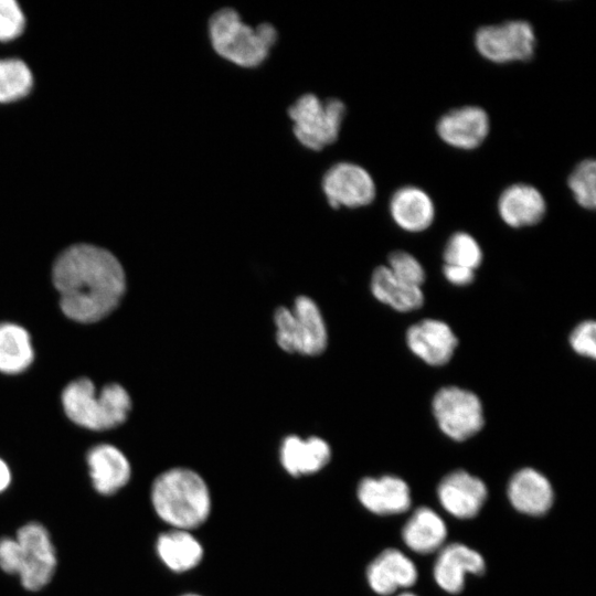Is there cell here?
Wrapping results in <instances>:
<instances>
[{"mask_svg": "<svg viewBox=\"0 0 596 596\" xmlns=\"http://www.w3.org/2000/svg\"><path fill=\"white\" fill-rule=\"evenodd\" d=\"M50 281L62 316L79 326L109 318L127 292V275L119 259L106 248L85 243L57 255Z\"/></svg>", "mask_w": 596, "mask_h": 596, "instance_id": "cell-1", "label": "cell"}, {"mask_svg": "<svg viewBox=\"0 0 596 596\" xmlns=\"http://www.w3.org/2000/svg\"><path fill=\"white\" fill-rule=\"evenodd\" d=\"M58 403L70 423L96 433L124 425L132 411L131 395L123 384L108 382L98 391L88 376L68 381L61 390Z\"/></svg>", "mask_w": 596, "mask_h": 596, "instance_id": "cell-2", "label": "cell"}, {"mask_svg": "<svg viewBox=\"0 0 596 596\" xmlns=\"http://www.w3.org/2000/svg\"><path fill=\"white\" fill-rule=\"evenodd\" d=\"M150 500L158 518L170 526L192 531L210 517L212 508L207 483L185 467L164 470L156 477Z\"/></svg>", "mask_w": 596, "mask_h": 596, "instance_id": "cell-3", "label": "cell"}, {"mask_svg": "<svg viewBox=\"0 0 596 596\" xmlns=\"http://www.w3.org/2000/svg\"><path fill=\"white\" fill-rule=\"evenodd\" d=\"M207 31L211 45L221 57L247 68L260 65L278 38L273 24L248 25L232 8L215 11L209 20Z\"/></svg>", "mask_w": 596, "mask_h": 596, "instance_id": "cell-4", "label": "cell"}, {"mask_svg": "<svg viewBox=\"0 0 596 596\" xmlns=\"http://www.w3.org/2000/svg\"><path fill=\"white\" fill-rule=\"evenodd\" d=\"M277 345L287 353L316 356L328 345V330L317 302L298 296L291 307L280 306L274 312Z\"/></svg>", "mask_w": 596, "mask_h": 596, "instance_id": "cell-5", "label": "cell"}, {"mask_svg": "<svg viewBox=\"0 0 596 596\" xmlns=\"http://www.w3.org/2000/svg\"><path fill=\"white\" fill-rule=\"evenodd\" d=\"M345 113L341 99H321L310 93L298 97L288 108L295 137L304 147L316 151L338 139Z\"/></svg>", "mask_w": 596, "mask_h": 596, "instance_id": "cell-6", "label": "cell"}, {"mask_svg": "<svg viewBox=\"0 0 596 596\" xmlns=\"http://www.w3.org/2000/svg\"><path fill=\"white\" fill-rule=\"evenodd\" d=\"M432 412L439 429L456 441L475 436L485 425L479 396L459 386L439 389L432 400Z\"/></svg>", "mask_w": 596, "mask_h": 596, "instance_id": "cell-7", "label": "cell"}, {"mask_svg": "<svg viewBox=\"0 0 596 596\" xmlns=\"http://www.w3.org/2000/svg\"><path fill=\"white\" fill-rule=\"evenodd\" d=\"M478 53L494 63L530 60L535 51L536 36L525 20H509L480 26L473 38Z\"/></svg>", "mask_w": 596, "mask_h": 596, "instance_id": "cell-8", "label": "cell"}, {"mask_svg": "<svg viewBox=\"0 0 596 596\" xmlns=\"http://www.w3.org/2000/svg\"><path fill=\"white\" fill-rule=\"evenodd\" d=\"M15 539L21 549L20 582L28 590H40L51 582L57 566L49 530L40 522L31 521L17 531Z\"/></svg>", "mask_w": 596, "mask_h": 596, "instance_id": "cell-9", "label": "cell"}, {"mask_svg": "<svg viewBox=\"0 0 596 596\" xmlns=\"http://www.w3.org/2000/svg\"><path fill=\"white\" fill-rule=\"evenodd\" d=\"M322 191L334 209L365 206L376 195L375 182L369 171L348 161L338 162L326 171Z\"/></svg>", "mask_w": 596, "mask_h": 596, "instance_id": "cell-10", "label": "cell"}, {"mask_svg": "<svg viewBox=\"0 0 596 596\" xmlns=\"http://www.w3.org/2000/svg\"><path fill=\"white\" fill-rule=\"evenodd\" d=\"M405 341L409 351L430 366L447 364L458 345V339L450 326L433 318L409 326Z\"/></svg>", "mask_w": 596, "mask_h": 596, "instance_id": "cell-11", "label": "cell"}, {"mask_svg": "<svg viewBox=\"0 0 596 596\" xmlns=\"http://www.w3.org/2000/svg\"><path fill=\"white\" fill-rule=\"evenodd\" d=\"M439 138L447 145L471 150L479 147L490 131L488 113L480 106L466 105L445 113L437 121Z\"/></svg>", "mask_w": 596, "mask_h": 596, "instance_id": "cell-12", "label": "cell"}, {"mask_svg": "<svg viewBox=\"0 0 596 596\" xmlns=\"http://www.w3.org/2000/svg\"><path fill=\"white\" fill-rule=\"evenodd\" d=\"M86 465L94 489L103 496L115 494L131 477L128 457L109 443L92 446L86 453Z\"/></svg>", "mask_w": 596, "mask_h": 596, "instance_id": "cell-13", "label": "cell"}, {"mask_svg": "<svg viewBox=\"0 0 596 596\" xmlns=\"http://www.w3.org/2000/svg\"><path fill=\"white\" fill-rule=\"evenodd\" d=\"M437 493L444 509L458 519L477 515L488 496L483 481L465 470L445 476L438 485Z\"/></svg>", "mask_w": 596, "mask_h": 596, "instance_id": "cell-14", "label": "cell"}, {"mask_svg": "<svg viewBox=\"0 0 596 596\" xmlns=\"http://www.w3.org/2000/svg\"><path fill=\"white\" fill-rule=\"evenodd\" d=\"M486 563L480 553L460 544L443 547L434 565V578L445 592L457 594L465 586L467 574H483Z\"/></svg>", "mask_w": 596, "mask_h": 596, "instance_id": "cell-15", "label": "cell"}, {"mask_svg": "<svg viewBox=\"0 0 596 596\" xmlns=\"http://www.w3.org/2000/svg\"><path fill=\"white\" fill-rule=\"evenodd\" d=\"M331 456L330 445L318 436L301 438L288 435L279 447V461L292 477L309 476L322 470L330 462Z\"/></svg>", "mask_w": 596, "mask_h": 596, "instance_id": "cell-16", "label": "cell"}, {"mask_svg": "<svg viewBox=\"0 0 596 596\" xmlns=\"http://www.w3.org/2000/svg\"><path fill=\"white\" fill-rule=\"evenodd\" d=\"M358 499L372 513L397 514L411 507L408 485L396 476L365 477L358 486Z\"/></svg>", "mask_w": 596, "mask_h": 596, "instance_id": "cell-17", "label": "cell"}, {"mask_svg": "<svg viewBox=\"0 0 596 596\" xmlns=\"http://www.w3.org/2000/svg\"><path fill=\"white\" fill-rule=\"evenodd\" d=\"M498 212L501 220L511 227L532 226L544 217L546 202L534 185L514 183L501 192Z\"/></svg>", "mask_w": 596, "mask_h": 596, "instance_id": "cell-18", "label": "cell"}, {"mask_svg": "<svg viewBox=\"0 0 596 596\" xmlns=\"http://www.w3.org/2000/svg\"><path fill=\"white\" fill-rule=\"evenodd\" d=\"M366 578L375 593L387 596L397 588L414 585L417 581V570L401 551L386 549L369 564Z\"/></svg>", "mask_w": 596, "mask_h": 596, "instance_id": "cell-19", "label": "cell"}, {"mask_svg": "<svg viewBox=\"0 0 596 596\" xmlns=\"http://www.w3.org/2000/svg\"><path fill=\"white\" fill-rule=\"evenodd\" d=\"M389 210L394 223L411 233L427 230L435 219L432 198L415 185L398 188L390 199Z\"/></svg>", "mask_w": 596, "mask_h": 596, "instance_id": "cell-20", "label": "cell"}, {"mask_svg": "<svg viewBox=\"0 0 596 596\" xmlns=\"http://www.w3.org/2000/svg\"><path fill=\"white\" fill-rule=\"evenodd\" d=\"M508 497L518 511L529 515H542L552 507L554 493L545 476L526 467L510 479Z\"/></svg>", "mask_w": 596, "mask_h": 596, "instance_id": "cell-21", "label": "cell"}, {"mask_svg": "<svg viewBox=\"0 0 596 596\" xmlns=\"http://www.w3.org/2000/svg\"><path fill=\"white\" fill-rule=\"evenodd\" d=\"M35 361V347L30 331L15 321H0V374L18 376Z\"/></svg>", "mask_w": 596, "mask_h": 596, "instance_id": "cell-22", "label": "cell"}, {"mask_svg": "<svg viewBox=\"0 0 596 596\" xmlns=\"http://www.w3.org/2000/svg\"><path fill=\"white\" fill-rule=\"evenodd\" d=\"M156 552L172 572L184 573L196 567L204 555L202 544L188 530L169 529L157 538Z\"/></svg>", "mask_w": 596, "mask_h": 596, "instance_id": "cell-23", "label": "cell"}, {"mask_svg": "<svg viewBox=\"0 0 596 596\" xmlns=\"http://www.w3.org/2000/svg\"><path fill=\"white\" fill-rule=\"evenodd\" d=\"M373 297L398 312L419 309L425 300L422 287L402 281L386 265L377 266L370 280Z\"/></svg>", "mask_w": 596, "mask_h": 596, "instance_id": "cell-24", "label": "cell"}, {"mask_svg": "<svg viewBox=\"0 0 596 596\" xmlns=\"http://www.w3.org/2000/svg\"><path fill=\"white\" fill-rule=\"evenodd\" d=\"M402 536L411 550L427 554L440 549L447 536V528L435 511L423 507L407 520Z\"/></svg>", "mask_w": 596, "mask_h": 596, "instance_id": "cell-25", "label": "cell"}, {"mask_svg": "<svg viewBox=\"0 0 596 596\" xmlns=\"http://www.w3.org/2000/svg\"><path fill=\"white\" fill-rule=\"evenodd\" d=\"M32 83V73L23 61L0 60V103L22 98L31 91Z\"/></svg>", "mask_w": 596, "mask_h": 596, "instance_id": "cell-26", "label": "cell"}, {"mask_svg": "<svg viewBox=\"0 0 596 596\" xmlns=\"http://www.w3.org/2000/svg\"><path fill=\"white\" fill-rule=\"evenodd\" d=\"M445 264L467 267L476 270L482 263L483 254L477 240L467 232H456L444 248Z\"/></svg>", "mask_w": 596, "mask_h": 596, "instance_id": "cell-27", "label": "cell"}, {"mask_svg": "<svg viewBox=\"0 0 596 596\" xmlns=\"http://www.w3.org/2000/svg\"><path fill=\"white\" fill-rule=\"evenodd\" d=\"M568 188L578 205L594 210L596 205V162L594 159L582 160L570 173Z\"/></svg>", "mask_w": 596, "mask_h": 596, "instance_id": "cell-28", "label": "cell"}, {"mask_svg": "<svg viewBox=\"0 0 596 596\" xmlns=\"http://www.w3.org/2000/svg\"><path fill=\"white\" fill-rule=\"evenodd\" d=\"M386 267L404 283L422 287L426 273L419 260L405 251H395L390 254Z\"/></svg>", "mask_w": 596, "mask_h": 596, "instance_id": "cell-29", "label": "cell"}, {"mask_svg": "<svg viewBox=\"0 0 596 596\" xmlns=\"http://www.w3.org/2000/svg\"><path fill=\"white\" fill-rule=\"evenodd\" d=\"M572 350L584 358L594 360L596 356V323L594 320L579 322L568 338Z\"/></svg>", "mask_w": 596, "mask_h": 596, "instance_id": "cell-30", "label": "cell"}, {"mask_svg": "<svg viewBox=\"0 0 596 596\" xmlns=\"http://www.w3.org/2000/svg\"><path fill=\"white\" fill-rule=\"evenodd\" d=\"M24 28V15L13 0H0V41L20 35Z\"/></svg>", "mask_w": 596, "mask_h": 596, "instance_id": "cell-31", "label": "cell"}, {"mask_svg": "<svg viewBox=\"0 0 596 596\" xmlns=\"http://www.w3.org/2000/svg\"><path fill=\"white\" fill-rule=\"evenodd\" d=\"M21 565V549L14 538H0V568L7 574L18 575Z\"/></svg>", "mask_w": 596, "mask_h": 596, "instance_id": "cell-32", "label": "cell"}, {"mask_svg": "<svg viewBox=\"0 0 596 596\" xmlns=\"http://www.w3.org/2000/svg\"><path fill=\"white\" fill-rule=\"evenodd\" d=\"M443 275L448 283L459 287L470 285L475 280V270L456 265L444 264Z\"/></svg>", "mask_w": 596, "mask_h": 596, "instance_id": "cell-33", "label": "cell"}, {"mask_svg": "<svg viewBox=\"0 0 596 596\" xmlns=\"http://www.w3.org/2000/svg\"><path fill=\"white\" fill-rule=\"evenodd\" d=\"M11 480L12 475L10 467L8 466L6 460L0 457V493H2L9 488Z\"/></svg>", "mask_w": 596, "mask_h": 596, "instance_id": "cell-34", "label": "cell"}, {"mask_svg": "<svg viewBox=\"0 0 596 596\" xmlns=\"http://www.w3.org/2000/svg\"><path fill=\"white\" fill-rule=\"evenodd\" d=\"M179 596H202V595L195 594V593H185V594H182V595H179Z\"/></svg>", "mask_w": 596, "mask_h": 596, "instance_id": "cell-35", "label": "cell"}, {"mask_svg": "<svg viewBox=\"0 0 596 596\" xmlns=\"http://www.w3.org/2000/svg\"><path fill=\"white\" fill-rule=\"evenodd\" d=\"M398 596H416V595H414V594H412V593H403V594H401V595H398Z\"/></svg>", "mask_w": 596, "mask_h": 596, "instance_id": "cell-36", "label": "cell"}]
</instances>
